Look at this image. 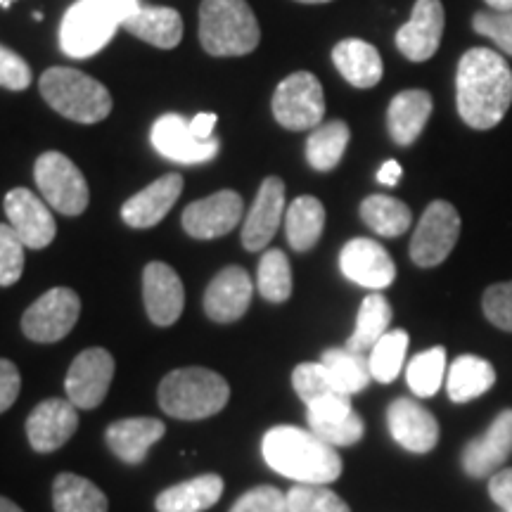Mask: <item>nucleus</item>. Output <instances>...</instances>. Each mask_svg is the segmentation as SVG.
Masks as SVG:
<instances>
[{"mask_svg": "<svg viewBox=\"0 0 512 512\" xmlns=\"http://www.w3.org/2000/svg\"><path fill=\"white\" fill-rule=\"evenodd\" d=\"M446 12L441 0H415L413 15L396 31V48L411 62H427L444 36Z\"/></svg>", "mask_w": 512, "mask_h": 512, "instance_id": "nucleus-15", "label": "nucleus"}, {"mask_svg": "<svg viewBox=\"0 0 512 512\" xmlns=\"http://www.w3.org/2000/svg\"><path fill=\"white\" fill-rule=\"evenodd\" d=\"M19 389H22V377H19L17 366L8 358H0V413L8 411L17 401Z\"/></svg>", "mask_w": 512, "mask_h": 512, "instance_id": "nucleus-47", "label": "nucleus"}, {"mask_svg": "<svg viewBox=\"0 0 512 512\" xmlns=\"http://www.w3.org/2000/svg\"><path fill=\"white\" fill-rule=\"evenodd\" d=\"M512 453V408L498 413L482 437L463 448V467L470 477L496 475V470Z\"/></svg>", "mask_w": 512, "mask_h": 512, "instance_id": "nucleus-24", "label": "nucleus"}, {"mask_svg": "<svg viewBox=\"0 0 512 512\" xmlns=\"http://www.w3.org/2000/svg\"><path fill=\"white\" fill-rule=\"evenodd\" d=\"M325 228V207L323 202L311 195L297 197L285 214L287 240L297 252H309L323 235Z\"/></svg>", "mask_w": 512, "mask_h": 512, "instance_id": "nucleus-31", "label": "nucleus"}, {"mask_svg": "<svg viewBox=\"0 0 512 512\" xmlns=\"http://www.w3.org/2000/svg\"><path fill=\"white\" fill-rule=\"evenodd\" d=\"M143 299L147 316L159 328H169L181 318L185 290L178 273L169 264L152 261L143 271Z\"/></svg>", "mask_w": 512, "mask_h": 512, "instance_id": "nucleus-19", "label": "nucleus"}, {"mask_svg": "<svg viewBox=\"0 0 512 512\" xmlns=\"http://www.w3.org/2000/svg\"><path fill=\"white\" fill-rule=\"evenodd\" d=\"M320 363L330 370L332 380L342 394L354 396L368 387L373 380L370 373V363L366 354H356V351L344 349H328L320 356Z\"/></svg>", "mask_w": 512, "mask_h": 512, "instance_id": "nucleus-36", "label": "nucleus"}, {"mask_svg": "<svg viewBox=\"0 0 512 512\" xmlns=\"http://www.w3.org/2000/svg\"><path fill=\"white\" fill-rule=\"evenodd\" d=\"M223 479L219 475H200L188 482L169 486L157 496V512H202L219 503L223 496Z\"/></svg>", "mask_w": 512, "mask_h": 512, "instance_id": "nucleus-29", "label": "nucleus"}, {"mask_svg": "<svg viewBox=\"0 0 512 512\" xmlns=\"http://www.w3.org/2000/svg\"><path fill=\"white\" fill-rule=\"evenodd\" d=\"M401 164L396 162V159H389V162L382 164V169L377 171V181H380L382 185H396L401 181Z\"/></svg>", "mask_w": 512, "mask_h": 512, "instance_id": "nucleus-50", "label": "nucleus"}, {"mask_svg": "<svg viewBox=\"0 0 512 512\" xmlns=\"http://www.w3.org/2000/svg\"><path fill=\"white\" fill-rule=\"evenodd\" d=\"M309 430L330 446H354L363 439L366 425L354 411L347 394H330L306 406Z\"/></svg>", "mask_w": 512, "mask_h": 512, "instance_id": "nucleus-12", "label": "nucleus"}, {"mask_svg": "<svg viewBox=\"0 0 512 512\" xmlns=\"http://www.w3.org/2000/svg\"><path fill=\"white\" fill-rule=\"evenodd\" d=\"M339 268L351 283L375 292L389 287L396 278L394 259L387 249L370 238L349 240L339 252Z\"/></svg>", "mask_w": 512, "mask_h": 512, "instance_id": "nucleus-16", "label": "nucleus"}, {"mask_svg": "<svg viewBox=\"0 0 512 512\" xmlns=\"http://www.w3.org/2000/svg\"><path fill=\"white\" fill-rule=\"evenodd\" d=\"M484 316L505 332H512V280L491 285L482 299Z\"/></svg>", "mask_w": 512, "mask_h": 512, "instance_id": "nucleus-45", "label": "nucleus"}, {"mask_svg": "<svg viewBox=\"0 0 512 512\" xmlns=\"http://www.w3.org/2000/svg\"><path fill=\"white\" fill-rule=\"evenodd\" d=\"M389 323H392V306L387 297H382L380 292L368 294L358 309L356 330L349 337L347 349L356 354H370L375 344L389 332Z\"/></svg>", "mask_w": 512, "mask_h": 512, "instance_id": "nucleus-33", "label": "nucleus"}, {"mask_svg": "<svg viewBox=\"0 0 512 512\" xmlns=\"http://www.w3.org/2000/svg\"><path fill=\"white\" fill-rule=\"evenodd\" d=\"M489 5V10L496 12H512V0H484Z\"/></svg>", "mask_w": 512, "mask_h": 512, "instance_id": "nucleus-51", "label": "nucleus"}, {"mask_svg": "<svg viewBox=\"0 0 512 512\" xmlns=\"http://www.w3.org/2000/svg\"><path fill=\"white\" fill-rule=\"evenodd\" d=\"M34 178L43 200L55 211L64 216H79L86 211L91 190L83 174L72 159L64 157L62 152H43L36 159Z\"/></svg>", "mask_w": 512, "mask_h": 512, "instance_id": "nucleus-7", "label": "nucleus"}, {"mask_svg": "<svg viewBox=\"0 0 512 512\" xmlns=\"http://www.w3.org/2000/svg\"><path fill=\"white\" fill-rule=\"evenodd\" d=\"M152 145L159 155L178 164H204L219 155V138L197 140L192 136L188 121L178 114H164L152 126Z\"/></svg>", "mask_w": 512, "mask_h": 512, "instance_id": "nucleus-17", "label": "nucleus"}, {"mask_svg": "<svg viewBox=\"0 0 512 512\" xmlns=\"http://www.w3.org/2000/svg\"><path fill=\"white\" fill-rule=\"evenodd\" d=\"M496 384V370L479 356H458L446 373V389L451 401L465 403L489 392Z\"/></svg>", "mask_w": 512, "mask_h": 512, "instance_id": "nucleus-30", "label": "nucleus"}, {"mask_svg": "<svg viewBox=\"0 0 512 512\" xmlns=\"http://www.w3.org/2000/svg\"><path fill=\"white\" fill-rule=\"evenodd\" d=\"M460 119L475 131L498 126L512 105V69L491 48H472L460 57L456 74Z\"/></svg>", "mask_w": 512, "mask_h": 512, "instance_id": "nucleus-1", "label": "nucleus"}, {"mask_svg": "<svg viewBox=\"0 0 512 512\" xmlns=\"http://www.w3.org/2000/svg\"><path fill=\"white\" fill-rule=\"evenodd\" d=\"M460 238V214L451 202L437 200L425 209L411 240V259L420 268L444 264Z\"/></svg>", "mask_w": 512, "mask_h": 512, "instance_id": "nucleus-10", "label": "nucleus"}, {"mask_svg": "<svg viewBox=\"0 0 512 512\" xmlns=\"http://www.w3.org/2000/svg\"><path fill=\"white\" fill-rule=\"evenodd\" d=\"M254 297V283L240 266H228L211 280L204 294V311L214 323H233L245 316Z\"/></svg>", "mask_w": 512, "mask_h": 512, "instance_id": "nucleus-20", "label": "nucleus"}, {"mask_svg": "<svg viewBox=\"0 0 512 512\" xmlns=\"http://www.w3.org/2000/svg\"><path fill=\"white\" fill-rule=\"evenodd\" d=\"M332 62L354 88H373L382 81V57L373 43L361 38L339 41L332 50Z\"/></svg>", "mask_w": 512, "mask_h": 512, "instance_id": "nucleus-27", "label": "nucleus"}, {"mask_svg": "<svg viewBox=\"0 0 512 512\" xmlns=\"http://www.w3.org/2000/svg\"><path fill=\"white\" fill-rule=\"evenodd\" d=\"M261 453L271 470L297 484H330L342 475L337 448L302 427L280 425L268 430Z\"/></svg>", "mask_w": 512, "mask_h": 512, "instance_id": "nucleus-2", "label": "nucleus"}, {"mask_svg": "<svg viewBox=\"0 0 512 512\" xmlns=\"http://www.w3.org/2000/svg\"><path fill=\"white\" fill-rule=\"evenodd\" d=\"M0 86L8 91H24L31 86V67L5 46H0Z\"/></svg>", "mask_w": 512, "mask_h": 512, "instance_id": "nucleus-46", "label": "nucleus"}, {"mask_svg": "<svg viewBox=\"0 0 512 512\" xmlns=\"http://www.w3.org/2000/svg\"><path fill=\"white\" fill-rule=\"evenodd\" d=\"M394 441L411 453H430L439 441V422L415 399H396L387 411Z\"/></svg>", "mask_w": 512, "mask_h": 512, "instance_id": "nucleus-21", "label": "nucleus"}, {"mask_svg": "<svg viewBox=\"0 0 512 512\" xmlns=\"http://www.w3.org/2000/svg\"><path fill=\"white\" fill-rule=\"evenodd\" d=\"M79 430V413L67 399H46L27 418L29 444L38 453H53L62 448Z\"/></svg>", "mask_w": 512, "mask_h": 512, "instance_id": "nucleus-18", "label": "nucleus"}, {"mask_svg": "<svg viewBox=\"0 0 512 512\" xmlns=\"http://www.w3.org/2000/svg\"><path fill=\"white\" fill-rule=\"evenodd\" d=\"M290 512H351L349 505L325 484H297L287 491Z\"/></svg>", "mask_w": 512, "mask_h": 512, "instance_id": "nucleus-40", "label": "nucleus"}, {"mask_svg": "<svg viewBox=\"0 0 512 512\" xmlns=\"http://www.w3.org/2000/svg\"><path fill=\"white\" fill-rule=\"evenodd\" d=\"M489 494L494 498L498 508L505 512H512V467L510 470H501L491 477L489 482Z\"/></svg>", "mask_w": 512, "mask_h": 512, "instance_id": "nucleus-48", "label": "nucleus"}, {"mask_svg": "<svg viewBox=\"0 0 512 512\" xmlns=\"http://www.w3.org/2000/svg\"><path fill=\"white\" fill-rule=\"evenodd\" d=\"M43 100L62 117L79 124H98L112 112V95L93 76L69 67H53L38 81Z\"/></svg>", "mask_w": 512, "mask_h": 512, "instance_id": "nucleus-6", "label": "nucleus"}, {"mask_svg": "<svg viewBox=\"0 0 512 512\" xmlns=\"http://www.w3.org/2000/svg\"><path fill=\"white\" fill-rule=\"evenodd\" d=\"M259 41V22L247 0H202L200 43L209 55H249L259 46Z\"/></svg>", "mask_w": 512, "mask_h": 512, "instance_id": "nucleus-5", "label": "nucleus"}, {"mask_svg": "<svg viewBox=\"0 0 512 512\" xmlns=\"http://www.w3.org/2000/svg\"><path fill=\"white\" fill-rule=\"evenodd\" d=\"M242 197L235 190H221L192 202L183 211V228L195 240H214L228 235L242 219Z\"/></svg>", "mask_w": 512, "mask_h": 512, "instance_id": "nucleus-13", "label": "nucleus"}, {"mask_svg": "<svg viewBox=\"0 0 512 512\" xmlns=\"http://www.w3.org/2000/svg\"><path fill=\"white\" fill-rule=\"evenodd\" d=\"M5 214L19 240L29 249H43L55 240L57 223L50 204L27 188H15L5 195Z\"/></svg>", "mask_w": 512, "mask_h": 512, "instance_id": "nucleus-14", "label": "nucleus"}, {"mask_svg": "<svg viewBox=\"0 0 512 512\" xmlns=\"http://www.w3.org/2000/svg\"><path fill=\"white\" fill-rule=\"evenodd\" d=\"M24 242L10 223H0V287L15 285L24 273Z\"/></svg>", "mask_w": 512, "mask_h": 512, "instance_id": "nucleus-42", "label": "nucleus"}, {"mask_svg": "<svg viewBox=\"0 0 512 512\" xmlns=\"http://www.w3.org/2000/svg\"><path fill=\"white\" fill-rule=\"evenodd\" d=\"M138 8V0H76L62 19V50L76 60L93 57L112 41L117 27Z\"/></svg>", "mask_w": 512, "mask_h": 512, "instance_id": "nucleus-3", "label": "nucleus"}, {"mask_svg": "<svg viewBox=\"0 0 512 512\" xmlns=\"http://www.w3.org/2000/svg\"><path fill=\"white\" fill-rule=\"evenodd\" d=\"M159 406L178 420H204L221 413L230 387L219 373L207 368H178L159 382Z\"/></svg>", "mask_w": 512, "mask_h": 512, "instance_id": "nucleus-4", "label": "nucleus"}, {"mask_svg": "<svg viewBox=\"0 0 512 512\" xmlns=\"http://www.w3.org/2000/svg\"><path fill=\"white\" fill-rule=\"evenodd\" d=\"M192 136H195L197 140H211L214 138V126H216V114L211 112H202L197 114V117H192L188 121Z\"/></svg>", "mask_w": 512, "mask_h": 512, "instance_id": "nucleus-49", "label": "nucleus"}, {"mask_svg": "<svg viewBox=\"0 0 512 512\" xmlns=\"http://www.w3.org/2000/svg\"><path fill=\"white\" fill-rule=\"evenodd\" d=\"M114 377V358L107 349L93 347L81 351L74 358L72 368H69L67 380H64V389H67L69 401L76 408L91 411L98 408L105 401L110 384Z\"/></svg>", "mask_w": 512, "mask_h": 512, "instance_id": "nucleus-11", "label": "nucleus"}, {"mask_svg": "<svg viewBox=\"0 0 512 512\" xmlns=\"http://www.w3.org/2000/svg\"><path fill=\"white\" fill-rule=\"evenodd\" d=\"M446 349L434 347L422 351L408 363L406 368V380L408 387L415 396L420 399H427V396H434L441 389V384L446 380Z\"/></svg>", "mask_w": 512, "mask_h": 512, "instance_id": "nucleus-38", "label": "nucleus"}, {"mask_svg": "<svg viewBox=\"0 0 512 512\" xmlns=\"http://www.w3.org/2000/svg\"><path fill=\"white\" fill-rule=\"evenodd\" d=\"M292 384L297 389V394L302 396V401L309 406V403L325 399L330 394H342L337 389L335 380H332L330 370L323 366V363H302V366L294 368L292 373Z\"/></svg>", "mask_w": 512, "mask_h": 512, "instance_id": "nucleus-41", "label": "nucleus"}, {"mask_svg": "<svg viewBox=\"0 0 512 512\" xmlns=\"http://www.w3.org/2000/svg\"><path fill=\"white\" fill-rule=\"evenodd\" d=\"M285 211V183L278 176H268L261 183L256 200L249 209L245 230H242V245L249 252H259L278 233L280 221H283Z\"/></svg>", "mask_w": 512, "mask_h": 512, "instance_id": "nucleus-22", "label": "nucleus"}, {"mask_svg": "<svg viewBox=\"0 0 512 512\" xmlns=\"http://www.w3.org/2000/svg\"><path fill=\"white\" fill-rule=\"evenodd\" d=\"M256 287L266 302L283 304L292 294V268L283 249H268L259 261Z\"/></svg>", "mask_w": 512, "mask_h": 512, "instance_id": "nucleus-37", "label": "nucleus"}, {"mask_svg": "<svg viewBox=\"0 0 512 512\" xmlns=\"http://www.w3.org/2000/svg\"><path fill=\"white\" fill-rule=\"evenodd\" d=\"M183 192V176L166 174L157 178L155 183L147 185L138 195L124 202L121 207V219L131 228H155L164 216L169 214L171 207L178 202Z\"/></svg>", "mask_w": 512, "mask_h": 512, "instance_id": "nucleus-23", "label": "nucleus"}, {"mask_svg": "<svg viewBox=\"0 0 512 512\" xmlns=\"http://www.w3.org/2000/svg\"><path fill=\"white\" fill-rule=\"evenodd\" d=\"M297 3H309V5H318V3H330V0H297Z\"/></svg>", "mask_w": 512, "mask_h": 512, "instance_id": "nucleus-53", "label": "nucleus"}, {"mask_svg": "<svg viewBox=\"0 0 512 512\" xmlns=\"http://www.w3.org/2000/svg\"><path fill=\"white\" fill-rule=\"evenodd\" d=\"M126 31L155 48H176L183 38V19L174 8H140L124 19Z\"/></svg>", "mask_w": 512, "mask_h": 512, "instance_id": "nucleus-28", "label": "nucleus"}, {"mask_svg": "<svg viewBox=\"0 0 512 512\" xmlns=\"http://www.w3.org/2000/svg\"><path fill=\"white\" fill-rule=\"evenodd\" d=\"M406 351H408V332L406 330L387 332V335L375 344L368 356L373 380L382 384L394 382L401 373L403 361H406Z\"/></svg>", "mask_w": 512, "mask_h": 512, "instance_id": "nucleus-39", "label": "nucleus"}, {"mask_svg": "<svg viewBox=\"0 0 512 512\" xmlns=\"http://www.w3.org/2000/svg\"><path fill=\"white\" fill-rule=\"evenodd\" d=\"M166 434V427L157 418H126L107 427V446L119 460L128 465H140L147 458L152 444H157Z\"/></svg>", "mask_w": 512, "mask_h": 512, "instance_id": "nucleus-25", "label": "nucleus"}, {"mask_svg": "<svg viewBox=\"0 0 512 512\" xmlns=\"http://www.w3.org/2000/svg\"><path fill=\"white\" fill-rule=\"evenodd\" d=\"M472 27L479 36L491 38L503 53L512 55V12L482 10L472 17Z\"/></svg>", "mask_w": 512, "mask_h": 512, "instance_id": "nucleus-43", "label": "nucleus"}, {"mask_svg": "<svg viewBox=\"0 0 512 512\" xmlns=\"http://www.w3.org/2000/svg\"><path fill=\"white\" fill-rule=\"evenodd\" d=\"M361 219L382 238H399L411 228L413 214L406 202L389 195H370L361 202Z\"/></svg>", "mask_w": 512, "mask_h": 512, "instance_id": "nucleus-34", "label": "nucleus"}, {"mask_svg": "<svg viewBox=\"0 0 512 512\" xmlns=\"http://www.w3.org/2000/svg\"><path fill=\"white\" fill-rule=\"evenodd\" d=\"M12 0H0V8H10Z\"/></svg>", "mask_w": 512, "mask_h": 512, "instance_id": "nucleus-54", "label": "nucleus"}, {"mask_svg": "<svg viewBox=\"0 0 512 512\" xmlns=\"http://www.w3.org/2000/svg\"><path fill=\"white\" fill-rule=\"evenodd\" d=\"M230 512H290L287 494L275 486H256L235 501Z\"/></svg>", "mask_w": 512, "mask_h": 512, "instance_id": "nucleus-44", "label": "nucleus"}, {"mask_svg": "<svg viewBox=\"0 0 512 512\" xmlns=\"http://www.w3.org/2000/svg\"><path fill=\"white\" fill-rule=\"evenodd\" d=\"M79 313V294L69 287H53L24 311L22 332L38 344L60 342L74 330Z\"/></svg>", "mask_w": 512, "mask_h": 512, "instance_id": "nucleus-9", "label": "nucleus"}, {"mask_svg": "<svg viewBox=\"0 0 512 512\" xmlns=\"http://www.w3.org/2000/svg\"><path fill=\"white\" fill-rule=\"evenodd\" d=\"M273 117L287 131H313L323 124L325 95L311 72H294L273 93Z\"/></svg>", "mask_w": 512, "mask_h": 512, "instance_id": "nucleus-8", "label": "nucleus"}, {"mask_svg": "<svg viewBox=\"0 0 512 512\" xmlns=\"http://www.w3.org/2000/svg\"><path fill=\"white\" fill-rule=\"evenodd\" d=\"M432 117V95L427 91H401L387 110L389 136L399 147H411Z\"/></svg>", "mask_w": 512, "mask_h": 512, "instance_id": "nucleus-26", "label": "nucleus"}, {"mask_svg": "<svg viewBox=\"0 0 512 512\" xmlns=\"http://www.w3.org/2000/svg\"><path fill=\"white\" fill-rule=\"evenodd\" d=\"M0 512H24V510L19 508L17 503H12L10 498H3V496H0Z\"/></svg>", "mask_w": 512, "mask_h": 512, "instance_id": "nucleus-52", "label": "nucleus"}, {"mask_svg": "<svg viewBox=\"0 0 512 512\" xmlns=\"http://www.w3.org/2000/svg\"><path fill=\"white\" fill-rule=\"evenodd\" d=\"M351 140V131L344 121H328L311 131L306 140V159L316 171H330L342 162Z\"/></svg>", "mask_w": 512, "mask_h": 512, "instance_id": "nucleus-35", "label": "nucleus"}, {"mask_svg": "<svg viewBox=\"0 0 512 512\" xmlns=\"http://www.w3.org/2000/svg\"><path fill=\"white\" fill-rule=\"evenodd\" d=\"M53 508L55 512H107L110 501L91 479L62 472L53 484Z\"/></svg>", "mask_w": 512, "mask_h": 512, "instance_id": "nucleus-32", "label": "nucleus"}]
</instances>
